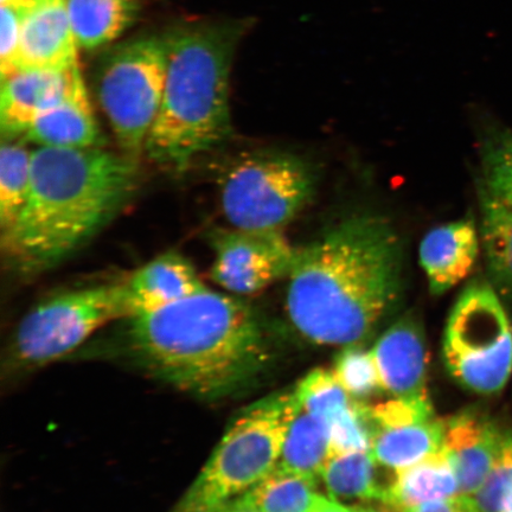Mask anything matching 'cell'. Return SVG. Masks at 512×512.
<instances>
[{
    "instance_id": "6da1fadb",
    "label": "cell",
    "mask_w": 512,
    "mask_h": 512,
    "mask_svg": "<svg viewBox=\"0 0 512 512\" xmlns=\"http://www.w3.org/2000/svg\"><path fill=\"white\" fill-rule=\"evenodd\" d=\"M403 247L380 215L348 217L300 248L288 277L286 312L312 344H360L400 297Z\"/></svg>"
},
{
    "instance_id": "7a4b0ae2",
    "label": "cell",
    "mask_w": 512,
    "mask_h": 512,
    "mask_svg": "<svg viewBox=\"0 0 512 512\" xmlns=\"http://www.w3.org/2000/svg\"><path fill=\"white\" fill-rule=\"evenodd\" d=\"M137 187L138 162L121 152L37 147L27 201L2 234L5 258L24 274L49 270L105 228Z\"/></svg>"
},
{
    "instance_id": "3957f363",
    "label": "cell",
    "mask_w": 512,
    "mask_h": 512,
    "mask_svg": "<svg viewBox=\"0 0 512 512\" xmlns=\"http://www.w3.org/2000/svg\"><path fill=\"white\" fill-rule=\"evenodd\" d=\"M128 349L144 368L182 392L230 395L266 361V337L252 306L209 290L126 320Z\"/></svg>"
},
{
    "instance_id": "277c9868",
    "label": "cell",
    "mask_w": 512,
    "mask_h": 512,
    "mask_svg": "<svg viewBox=\"0 0 512 512\" xmlns=\"http://www.w3.org/2000/svg\"><path fill=\"white\" fill-rule=\"evenodd\" d=\"M242 29L197 25L166 37L164 95L144 152L159 168L182 175L232 134L230 70Z\"/></svg>"
},
{
    "instance_id": "5b68a950",
    "label": "cell",
    "mask_w": 512,
    "mask_h": 512,
    "mask_svg": "<svg viewBox=\"0 0 512 512\" xmlns=\"http://www.w3.org/2000/svg\"><path fill=\"white\" fill-rule=\"evenodd\" d=\"M298 411L293 390L243 409L171 512H217L246 495L278 466Z\"/></svg>"
},
{
    "instance_id": "8992f818",
    "label": "cell",
    "mask_w": 512,
    "mask_h": 512,
    "mask_svg": "<svg viewBox=\"0 0 512 512\" xmlns=\"http://www.w3.org/2000/svg\"><path fill=\"white\" fill-rule=\"evenodd\" d=\"M316 189L315 171L298 156L243 153L220 176L222 213L233 228L283 229L309 206Z\"/></svg>"
},
{
    "instance_id": "52a82bcc",
    "label": "cell",
    "mask_w": 512,
    "mask_h": 512,
    "mask_svg": "<svg viewBox=\"0 0 512 512\" xmlns=\"http://www.w3.org/2000/svg\"><path fill=\"white\" fill-rule=\"evenodd\" d=\"M166 69V37H147L114 48L99 70V104L121 153L136 162L162 105Z\"/></svg>"
},
{
    "instance_id": "ba28073f",
    "label": "cell",
    "mask_w": 512,
    "mask_h": 512,
    "mask_svg": "<svg viewBox=\"0 0 512 512\" xmlns=\"http://www.w3.org/2000/svg\"><path fill=\"white\" fill-rule=\"evenodd\" d=\"M444 361L448 373L480 395L501 392L512 373V329L494 286L465 288L447 319Z\"/></svg>"
},
{
    "instance_id": "9c48e42d",
    "label": "cell",
    "mask_w": 512,
    "mask_h": 512,
    "mask_svg": "<svg viewBox=\"0 0 512 512\" xmlns=\"http://www.w3.org/2000/svg\"><path fill=\"white\" fill-rule=\"evenodd\" d=\"M132 316L125 283L57 294L21 320L11 345L12 361L22 368L47 366L78 349L107 324Z\"/></svg>"
},
{
    "instance_id": "30bf717a",
    "label": "cell",
    "mask_w": 512,
    "mask_h": 512,
    "mask_svg": "<svg viewBox=\"0 0 512 512\" xmlns=\"http://www.w3.org/2000/svg\"><path fill=\"white\" fill-rule=\"evenodd\" d=\"M214 261L210 278L229 294L253 296L290 277L300 248L283 229L215 230L210 236Z\"/></svg>"
},
{
    "instance_id": "8fae6325",
    "label": "cell",
    "mask_w": 512,
    "mask_h": 512,
    "mask_svg": "<svg viewBox=\"0 0 512 512\" xmlns=\"http://www.w3.org/2000/svg\"><path fill=\"white\" fill-rule=\"evenodd\" d=\"M370 452L383 467L399 471L441 450L445 419L431 401L390 399L368 406Z\"/></svg>"
},
{
    "instance_id": "7c38bea8",
    "label": "cell",
    "mask_w": 512,
    "mask_h": 512,
    "mask_svg": "<svg viewBox=\"0 0 512 512\" xmlns=\"http://www.w3.org/2000/svg\"><path fill=\"white\" fill-rule=\"evenodd\" d=\"M79 50L67 0H29L23 6L16 70L62 72L79 64Z\"/></svg>"
},
{
    "instance_id": "4fadbf2b",
    "label": "cell",
    "mask_w": 512,
    "mask_h": 512,
    "mask_svg": "<svg viewBox=\"0 0 512 512\" xmlns=\"http://www.w3.org/2000/svg\"><path fill=\"white\" fill-rule=\"evenodd\" d=\"M382 392L390 398L428 402V351L425 336L411 318L384 332L370 349Z\"/></svg>"
},
{
    "instance_id": "5bb4252c",
    "label": "cell",
    "mask_w": 512,
    "mask_h": 512,
    "mask_svg": "<svg viewBox=\"0 0 512 512\" xmlns=\"http://www.w3.org/2000/svg\"><path fill=\"white\" fill-rule=\"evenodd\" d=\"M23 139L51 149L82 150L104 145L80 66L66 92L37 115Z\"/></svg>"
},
{
    "instance_id": "9a60e30c",
    "label": "cell",
    "mask_w": 512,
    "mask_h": 512,
    "mask_svg": "<svg viewBox=\"0 0 512 512\" xmlns=\"http://www.w3.org/2000/svg\"><path fill=\"white\" fill-rule=\"evenodd\" d=\"M504 433L475 412L445 420L443 450L456 473L460 496H470L484 482L494 464Z\"/></svg>"
},
{
    "instance_id": "2e32d148",
    "label": "cell",
    "mask_w": 512,
    "mask_h": 512,
    "mask_svg": "<svg viewBox=\"0 0 512 512\" xmlns=\"http://www.w3.org/2000/svg\"><path fill=\"white\" fill-rule=\"evenodd\" d=\"M75 67L55 70H16L2 78L0 131L3 139L24 137L37 115L59 100L73 80Z\"/></svg>"
},
{
    "instance_id": "e0dca14e",
    "label": "cell",
    "mask_w": 512,
    "mask_h": 512,
    "mask_svg": "<svg viewBox=\"0 0 512 512\" xmlns=\"http://www.w3.org/2000/svg\"><path fill=\"white\" fill-rule=\"evenodd\" d=\"M476 224L471 220L446 223L422 239L419 259L434 296H441L469 277L480 247Z\"/></svg>"
},
{
    "instance_id": "ac0fdd59",
    "label": "cell",
    "mask_w": 512,
    "mask_h": 512,
    "mask_svg": "<svg viewBox=\"0 0 512 512\" xmlns=\"http://www.w3.org/2000/svg\"><path fill=\"white\" fill-rule=\"evenodd\" d=\"M124 283L133 316L174 304L208 288L194 265L171 251L147 262Z\"/></svg>"
},
{
    "instance_id": "d6986e66",
    "label": "cell",
    "mask_w": 512,
    "mask_h": 512,
    "mask_svg": "<svg viewBox=\"0 0 512 512\" xmlns=\"http://www.w3.org/2000/svg\"><path fill=\"white\" fill-rule=\"evenodd\" d=\"M456 496H460L458 479L441 448L418 463L395 471L382 504L402 512Z\"/></svg>"
},
{
    "instance_id": "ffe728a7",
    "label": "cell",
    "mask_w": 512,
    "mask_h": 512,
    "mask_svg": "<svg viewBox=\"0 0 512 512\" xmlns=\"http://www.w3.org/2000/svg\"><path fill=\"white\" fill-rule=\"evenodd\" d=\"M383 467L370 451L334 453L326 462L322 480L328 496L337 501L383 502L393 477L384 479Z\"/></svg>"
},
{
    "instance_id": "44dd1931",
    "label": "cell",
    "mask_w": 512,
    "mask_h": 512,
    "mask_svg": "<svg viewBox=\"0 0 512 512\" xmlns=\"http://www.w3.org/2000/svg\"><path fill=\"white\" fill-rule=\"evenodd\" d=\"M67 10L79 49L110 46L131 27L138 0H67Z\"/></svg>"
},
{
    "instance_id": "7402d4cb",
    "label": "cell",
    "mask_w": 512,
    "mask_h": 512,
    "mask_svg": "<svg viewBox=\"0 0 512 512\" xmlns=\"http://www.w3.org/2000/svg\"><path fill=\"white\" fill-rule=\"evenodd\" d=\"M331 456L330 427L320 416L299 411L286 435L277 467L319 482Z\"/></svg>"
},
{
    "instance_id": "603a6c76",
    "label": "cell",
    "mask_w": 512,
    "mask_h": 512,
    "mask_svg": "<svg viewBox=\"0 0 512 512\" xmlns=\"http://www.w3.org/2000/svg\"><path fill=\"white\" fill-rule=\"evenodd\" d=\"M480 241L492 284L512 297V210L480 191Z\"/></svg>"
},
{
    "instance_id": "cb8c5ba5",
    "label": "cell",
    "mask_w": 512,
    "mask_h": 512,
    "mask_svg": "<svg viewBox=\"0 0 512 512\" xmlns=\"http://www.w3.org/2000/svg\"><path fill=\"white\" fill-rule=\"evenodd\" d=\"M24 142V140H23ZM18 139H3L0 149V228L8 232L29 194L32 152Z\"/></svg>"
},
{
    "instance_id": "d4e9b609",
    "label": "cell",
    "mask_w": 512,
    "mask_h": 512,
    "mask_svg": "<svg viewBox=\"0 0 512 512\" xmlns=\"http://www.w3.org/2000/svg\"><path fill=\"white\" fill-rule=\"evenodd\" d=\"M315 480L275 467L246 496L262 512H309L320 496Z\"/></svg>"
},
{
    "instance_id": "484cf974",
    "label": "cell",
    "mask_w": 512,
    "mask_h": 512,
    "mask_svg": "<svg viewBox=\"0 0 512 512\" xmlns=\"http://www.w3.org/2000/svg\"><path fill=\"white\" fill-rule=\"evenodd\" d=\"M293 393L302 411L320 416L326 422L357 402L332 369L312 370L297 384Z\"/></svg>"
},
{
    "instance_id": "4316f807",
    "label": "cell",
    "mask_w": 512,
    "mask_h": 512,
    "mask_svg": "<svg viewBox=\"0 0 512 512\" xmlns=\"http://www.w3.org/2000/svg\"><path fill=\"white\" fill-rule=\"evenodd\" d=\"M332 370L342 386L357 401L366 402L371 396L382 392L373 355L360 344L343 348Z\"/></svg>"
},
{
    "instance_id": "83f0119b",
    "label": "cell",
    "mask_w": 512,
    "mask_h": 512,
    "mask_svg": "<svg viewBox=\"0 0 512 512\" xmlns=\"http://www.w3.org/2000/svg\"><path fill=\"white\" fill-rule=\"evenodd\" d=\"M482 165L483 189L512 210V132H498L486 140Z\"/></svg>"
},
{
    "instance_id": "f1b7e54d",
    "label": "cell",
    "mask_w": 512,
    "mask_h": 512,
    "mask_svg": "<svg viewBox=\"0 0 512 512\" xmlns=\"http://www.w3.org/2000/svg\"><path fill=\"white\" fill-rule=\"evenodd\" d=\"M512 492V434H504L501 448L484 482L465 496L473 512H501Z\"/></svg>"
},
{
    "instance_id": "f546056e",
    "label": "cell",
    "mask_w": 512,
    "mask_h": 512,
    "mask_svg": "<svg viewBox=\"0 0 512 512\" xmlns=\"http://www.w3.org/2000/svg\"><path fill=\"white\" fill-rule=\"evenodd\" d=\"M368 406L366 402L357 401L328 421L331 454L370 451L371 427Z\"/></svg>"
},
{
    "instance_id": "4dcf8cb0",
    "label": "cell",
    "mask_w": 512,
    "mask_h": 512,
    "mask_svg": "<svg viewBox=\"0 0 512 512\" xmlns=\"http://www.w3.org/2000/svg\"><path fill=\"white\" fill-rule=\"evenodd\" d=\"M23 6L2 4L0 19V70L2 78L14 73L21 46Z\"/></svg>"
},
{
    "instance_id": "1f68e13d",
    "label": "cell",
    "mask_w": 512,
    "mask_h": 512,
    "mask_svg": "<svg viewBox=\"0 0 512 512\" xmlns=\"http://www.w3.org/2000/svg\"><path fill=\"white\" fill-rule=\"evenodd\" d=\"M402 512H473L469 501L465 496H456L452 498L441 499V501L431 502L407 509Z\"/></svg>"
},
{
    "instance_id": "d6a6232c",
    "label": "cell",
    "mask_w": 512,
    "mask_h": 512,
    "mask_svg": "<svg viewBox=\"0 0 512 512\" xmlns=\"http://www.w3.org/2000/svg\"><path fill=\"white\" fill-rule=\"evenodd\" d=\"M309 512H356V509L337 501V499L320 495Z\"/></svg>"
},
{
    "instance_id": "836d02e7",
    "label": "cell",
    "mask_w": 512,
    "mask_h": 512,
    "mask_svg": "<svg viewBox=\"0 0 512 512\" xmlns=\"http://www.w3.org/2000/svg\"><path fill=\"white\" fill-rule=\"evenodd\" d=\"M217 512H262L258 507L249 501L246 496H242L235 501L230 502Z\"/></svg>"
},
{
    "instance_id": "e575fe53",
    "label": "cell",
    "mask_w": 512,
    "mask_h": 512,
    "mask_svg": "<svg viewBox=\"0 0 512 512\" xmlns=\"http://www.w3.org/2000/svg\"><path fill=\"white\" fill-rule=\"evenodd\" d=\"M356 512H389L369 507H355Z\"/></svg>"
},
{
    "instance_id": "d590c367",
    "label": "cell",
    "mask_w": 512,
    "mask_h": 512,
    "mask_svg": "<svg viewBox=\"0 0 512 512\" xmlns=\"http://www.w3.org/2000/svg\"><path fill=\"white\" fill-rule=\"evenodd\" d=\"M501 512H512V492L510 497L508 498L507 503H505L504 508Z\"/></svg>"
}]
</instances>
